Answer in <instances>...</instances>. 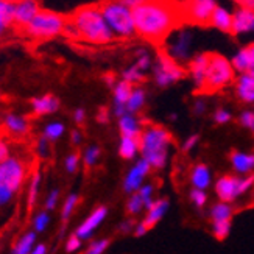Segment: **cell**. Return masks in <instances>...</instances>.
Listing matches in <instances>:
<instances>
[{"mask_svg": "<svg viewBox=\"0 0 254 254\" xmlns=\"http://www.w3.org/2000/svg\"><path fill=\"white\" fill-rule=\"evenodd\" d=\"M136 33L151 44H162L183 22L178 0H145L132 8Z\"/></svg>", "mask_w": 254, "mask_h": 254, "instance_id": "obj_1", "label": "cell"}, {"mask_svg": "<svg viewBox=\"0 0 254 254\" xmlns=\"http://www.w3.org/2000/svg\"><path fill=\"white\" fill-rule=\"evenodd\" d=\"M69 22L76 30L78 39H83L86 42L103 46V44H109L116 38L109 25L106 24L98 5H86L78 8L70 16Z\"/></svg>", "mask_w": 254, "mask_h": 254, "instance_id": "obj_2", "label": "cell"}, {"mask_svg": "<svg viewBox=\"0 0 254 254\" xmlns=\"http://www.w3.org/2000/svg\"><path fill=\"white\" fill-rule=\"evenodd\" d=\"M173 137L169 129L159 125L145 127L139 137L140 158L145 159L154 170H162L170 159Z\"/></svg>", "mask_w": 254, "mask_h": 254, "instance_id": "obj_3", "label": "cell"}, {"mask_svg": "<svg viewBox=\"0 0 254 254\" xmlns=\"http://www.w3.org/2000/svg\"><path fill=\"white\" fill-rule=\"evenodd\" d=\"M106 24L119 38H131L136 35L134 20H132V11L120 0H105L98 3Z\"/></svg>", "mask_w": 254, "mask_h": 254, "instance_id": "obj_4", "label": "cell"}, {"mask_svg": "<svg viewBox=\"0 0 254 254\" xmlns=\"http://www.w3.org/2000/svg\"><path fill=\"white\" fill-rule=\"evenodd\" d=\"M65 25H67V19L64 16L49 9H41L36 17L24 27V31L33 39H52L63 35Z\"/></svg>", "mask_w": 254, "mask_h": 254, "instance_id": "obj_5", "label": "cell"}, {"mask_svg": "<svg viewBox=\"0 0 254 254\" xmlns=\"http://www.w3.org/2000/svg\"><path fill=\"white\" fill-rule=\"evenodd\" d=\"M254 187V175H223L214 183V193L218 201L233 204L240 196L247 195Z\"/></svg>", "mask_w": 254, "mask_h": 254, "instance_id": "obj_6", "label": "cell"}, {"mask_svg": "<svg viewBox=\"0 0 254 254\" xmlns=\"http://www.w3.org/2000/svg\"><path fill=\"white\" fill-rule=\"evenodd\" d=\"M236 70L231 61H228L223 55L211 53L207 72H206V84L204 92H215L226 87L234 81Z\"/></svg>", "mask_w": 254, "mask_h": 254, "instance_id": "obj_7", "label": "cell"}, {"mask_svg": "<svg viewBox=\"0 0 254 254\" xmlns=\"http://www.w3.org/2000/svg\"><path fill=\"white\" fill-rule=\"evenodd\" d=\"M184 24L209 25L215 11V0H178Z\"/></svg>", "mask_w": 254, "mask_h": 254, "instance_id": "obj_8", "label": "cell"}, {"mask_svg": "<svg viewBox=\"0 0 254 254\" xmlns=\"http://www.w3.org/2000/svg\"><path fill=\"white\" fill-rule=\"evenodd\" d=\"M186 70L176 63L172 57H169L164 50H159L156 63L153 65V78L159 87H169L170 84L184 78Z\"/></svg>", "mask_w": 254, "mask_h": 254, "instance_id": "obj_9", "label": "cell"}, {"mask_svg": "<svg viewBox=\"0 0 254 254\" xmlns=\"http://www.w3.org/2000/svg\"><path fill=\"white\" fill-rule=\"evenodd\" d=\"M27 180V165L20 158L9 156L0 162V184L16 193L24 187Z\"/></svg>", "mask_w": 254, "mask_h": 254, "instance_id": "obj_10", "label": "cell"}, {"mask_svg": "<svg viewBox=\"0 0 254 254\" xmlns=\"http://www.w3.org/2000/svg\"><path fill=\"white\" fill-rule=\"evenodd\" d=\"M153 169L150 167V164L145 159H136L132 162V165L128 169V172L124 176L122 181V189L127 195L136 193L140 187L145 184V180L148 178V175Z\"/></svg>", "mask_w": 254, "mask_h": 254, "instance_id": "obj_11", "label": "cell"}, {"mask_svg": "<svg viewBox=\"0 0 254 254\" xmlns=\"http://www.w3.org/2000/svg\"><path fill=\"white\" fill-rule=\"evenodd\" d=\"M172 38L167 39L164 52L172 57L176 63L187 61L190 58V50H192V35L187 30H180L175 35L172 33Z\"/></svg>", "mask_w": 254, "mask_h": 254, "instance_id": "obj_12", "label": "cell"}, {"mask_svg": "<svg viewBox=\"0 0 254 254\" xmlns=\"http://www.w3.org/2000/svg\"><path fill=\"white\" fill-rule=\"evenodd\" d=\"M109 209L106 206H97L94 211L87 215L83 222L76 226L75 229V236H78L83 242L91 240L94 237V234L97 233V229L103 225V222L108 218Z\"/></svg>", "mask_w": 254, "mask_h": 254, "instance_id": "obj_13", "label": "cell"}, {"mask_svg": "<svg viewBox=\"0 0 254 254\" xmlns=\"http://www.w3.org/2000/svg\"><path fill=\"white\" fill-rule=\"evenodd\" d=\"M209 60H211V53H200V55H196V57H193L189 63V72H190L195 89L198 92H204Z\"/></svg>", "mask_w": 254, "mask_h": 254, "instance_id": "obj_14", "label": "cell"}, {"mask_svg": "<svg viewBox=\"0 0 254 254\" xmlns=\"http://www.w3.org/2000/svg\"><path fill=\"white\" fill-rule=\"evenodd\" d=\"M132 84L120 80L113 87V114L119 119L127 114V103L132 92Z\"/></svg>", "mask_w": 254, "mask_h": 254, "instance_id": "obj_15", "label": "cell"}, {"mask_svg": "<svg viewBox=\"0 0 254 254\" xmlns=\"http://www.w3.org/2000/svg\"><path fill=\"white\" fill-rule=\"evenodd\" d=\"M41 11L38 0H19L14 3V24L19 27H27Z\"/></svg>", "mask_w": 254, "mask_h": 254, "instance_id": "obj_16", "label": "cell"}, {"mask_svg": "<svg viewBox=\"0 0 254 254\" xmlns=\"http://www.w3.org/2000/svg\"><path fill=\"white\" fill-rule=\"evenodd\" d=\"M189 183L192 186V189L198 190H207L209 187L214 184V176L212 170L209 169L207 164H195L189 172Z\"/></svg>", "mask_w": 254, "mask_h": 254, "instance_id": "obj_17", "label": "cell"}, {"mask_svg": "<svg viewBox=\"0 0 254 254\" xmlns=\"http://www.w3.org/2000/svg\"><path fill=\"white\" fill-rule=\"evenodd\" d=\"M31 106V113L42 117V116H52L55 113L60 111V100L58 97H55L52 94H46V95H41V97H35L30 103Z\"/></svg>", "mask_w": 254, "mask_h": 254, "instance_id": "obj_18", "label": "cell"}, {"mask_svg": "<svg viewBox=\"0 0 254 254\" xmlns=\"http://www.w3.org/2000/svg\"><path fill=\"white\" fill-rule=\"evenodd\" d=\"M229 162L234 170V175L248 176L254 172V153L234 150L229 156Z\"/></svg>", "mask_w": 254, "mask_h": 254, "instance_id": "obj_19", "label": "cell"}, {"mask_svg": "<svg viewBox=\"0 0 254 254\" xmlns=\"http://www.w3.org/2000/svg\"><path fill=\"white\" fill-rule=\"evenodd\" d=\"M169 207H170V201L167 200V198H156L154 203L145 211V217H143L142 222L145 223V226L148 229L154 228L165 217Z\"/></svg>", "mask_w": 254, "mask_h": 254, "instance_id": "obj_20", "label": "cell"}, {"mask_svg": "<svg viewBox=\"0 0 254 254\" xmlns=\"http://www.w3.org/2000/svg\"><path fill=\"white\" fill-rule=\"evenodd\" d=\"M3 125L6 128V131L13 136H27L30 132V122L27 120V117L16 114V113H8L3 119Z\"/></svg>", "mask_w": 254, "mask_h": 254, "instance_id": "obj_21", "label": "cell"}, {"mask_svg": "<svg viewBox=\"0 0 254 254\" xmlns=\"http://www.w3.org/2000/svg\"><path fill=\"white\" fill-rule=\"evenodd\" d=\"M117 127L120 131V136L125 137H140L142 134V122L134 114H125L117 119Z\"/></svg>", "mask_w": 254, "mask_h": 254, "instance_id": "obj_22", "label": "cell"}, {"mask_svg": "<svg viewBox=\"0 0 254 254\" xmlns=\"http://www.w3.org/2000/svg\"><path fill=\"white\" fill-rule=\"evenodd\" d=\"M236 95L240 102L254 103V76L250 73H240L236 81Z\"/></svg>", "mask_w": 254, "mask_h": 254, "instance_id": "obj_23", "label": "cell"}, {"mask_svg": "<svg viewBox=\"0 0 254 254\" xmlns=\"http://www.w3.org/2000/svg\"><path fill=\"white\" fill-rule=\"evenodd\" d=\"M254 31V9H239L233 16V33H250Z\"/></svg>", "mask_w": 254, "mask_h": 254, "instance_id": "obj_24", "label": "cell"}, {"mask_svg": "<svg viewBox=\"0 0 254 254\" xmlns=\"http://www.w3.org/2000/svg\"><path fill=\"white\" fill-rule=\"evenodd\" d=\"M119 156L125 161H136L140 154V145H139V137H125L120 136L119 147H117Z\"/></svg>", "mask_w": 254, "mask_h": 254, "instance_id": "obj_25", "label": "cell"}, {"mask_svg": "<svg viewBox=\"0 0 254 254\" xmlns=\"http://www.w3.org/2000/svg\"><path fill=\"white\" fill-rule=\"evenodd\" d=\"M41 186H42V173L39 170H36L30 176L28 184H27V192H25V201H27V207L33 209L38 203V198L41 193Z\"/></svg>", "mask_w": 254, "mask_h": 254, "instance_id": "obj_26", "label": "cell"}, {"mask_svg": "<svg viewBox=\"0 0 254 254\" xmlns=\"http://www.w3.org/2000/svg\"><path fill=\"white\" fill-rule=\"evenodd\" d=\"M36 245H38V234L33 229L25 231V233L16 240V244L11 248L9 254H30Z\"/></svg>", "mask_w": 254, "mask_h": 254, "instance_id": "obj_27", "label": "cell"}, {"mask_svg": "<svg viewBox=\"0 0 254 254\" xmlns=\"http://www.w3.org/2000/svg\"><path fill=\"white\" fill-rule=\"evenodd\" d=\"M234 215V207L233 204L217 201L209 207V218L211 222H231V218Z\"/></svg>", "mask_w": 254, "mask_h": 254, "instance_id": "obj_28", "label": "cell"}, {"mask_svg": "<svg viewBox=\"0 0 254 254\" xmlns=\"http://www.w3.org/2000/svg\"><path fill=\"white\" fill-rule=\"evenodd\" d=\"M211 24L222 31L233 33V16H231L225 8H220V6L215 8L212 19H211Z\"/></svg>", "mask_w": 254, "mask_h": 254, "instance_id": "obj_29", "label": "cell"}, {"mask_svg": "<svg viewBox=\"0 0 254 254\" xmlns=\"http://www.w3.org/2000/svg\"><path fill=\"white\" fill-rule=\"evenodd\" d=\"M147 103V92L142 89V87H134L131 92V97L127 103V113L128 114H137L140 109L145 106Z\"/></svg>", "mask_w": 254, "mask_h": 254, "instance_id": "obj_30", "label": "cell"}, {"mask_svg": "<svg viewBox=\"0 0 254 254\" xmlns=\"http://www.w3.org/2000/svg\"><path fill=\"white\" fill-rule=\"evenodd\" d=\"M11 24H14V3H8L0 0V38L9 28Z\"/></svg>", "mask_w": 254, "mask_h": 254, "instance_id": "obj_31", "label": "cell"}, {"mask_svg": "<svg viewBox=\"0 0 254 254\" xmlns=\"http://www.w3.org/2000/svg\"><path fill=\"white\" fill-rule=\"evenodd\" d=\"M65 132V125L60 120H53V122H49L46 124L42 129V137H46L50 143L60 140Z\"/></svg>", "mask_w": 254, "mask_h": 254, "instance_id": "obj_32", "label": "cell"}, {"mask_svg": "<svg viewBox=\"0 0 254 254\" xmlns=\"http://www.w3.org/2000/svg\"><path fill=\"white\" fill-rule=\"evenodd\" d=\"M78 203H80V195L76 192H72V193H69L67 196L64 198L63 206H61V220H63V223L69 222L70 217L75 212L76 206H78Z\"/></svg>", "mask_w": 254, "mask_h": 254, "instance_id": "obj_33", "label": "cell"}, {"mask_svg": "<svg viewBox=\"0 0 254 254\" xmlns=\"http://www.w3.org/2000/svg\"><path fill=\"white\" fill-rule=\"evenodd\" d=\"M102 158V148L98 145H87L83 153H81V162L86 169H92L95 167V165L98 164V161H100Z\"/></svg>", "mask_w": 254, "mask_h": 254, "instance_id": "obj_34", "label": "cell"}, {"mask_svg": "<svg viewBox=\"0 0 254 254\" xmlns=\"http://www.w3.org/2000/svg\"><path fill=\"white\" fill-rule=\"evenodd\" d=\"M52 223V217H50V212H47L46 209H42V211H38L35 215H33V220H31V229L35 231L36 234H42L44 231L49 228V225Z\"/></svg>", "mask_w": 254, "mask_h": 254, "instance_id": "obj_35", "label": "cell"}, {"mask_svg": "<svg viewBox=\"0 0 254 254\" xmlns=\"http://www.w3.org/2000/svg\"><path fill=\"white\" fill-rule=\"evenodd\" d=\"M145 211V206H143V201L142 198L139 196V193H132V195H128V200H127V212L128 215L131 217H136L139 214H142Z\"/></svg>", "mask_w": 254, "mask_h": 254, "instance_id": "obj_36", "label": "cell"}, {"mask_svg": "<svg viewBox=\"0 0 254 254\" xmlns=\"http://www.w3.org/2000/svg\"><path fill=\"white\" fill-rule=\"evenodd\" d=\"M231 222H211V231L217 240H225L231 234Z\"/></svg>", "mask_w": 254, "mask_h": 254, "instance_id": "obj_37", "label": "cell"}, {"mask_svg": "<svg viewBox=\"0 0 254 254\" xmlns=\"http://www.w3.org/2000/svg\"><path fill=\"white\" fill-rule=\"evenodd\" d=\"M143 78H145V73H143L142 70H139L134 64L129 65V67H127L124 72H122V80L129 83V84H136V83H140Z\"/></svg>", "mask_w": 254, "mask_h": 254, "instance_id": "obj_38", "label": "cell"}, {"mask_svg": "<svg viewBox=\"0 0 254 254\" xmlns=\"http://www.w3.org/2000/svg\"><path fill=\"white\" fill-rule=\"evenodd\" d=\"M189 201H190V204L195 209H204L207 201H209L207 192L198 190V189H190V192H189Z\"/></svg>", "mask_w": 254, "mask_h": 254, "instance_id": "obj_39", "label": "cell"}, {"mask_svg": "<svg viewBox=\"0 0 254 254\" xmlns=\"http://www.w3.org/2000/svg\"><path fill=\"white\" fill-rule=\"evenodd\" d=\"M109 244H111L109 239H95L86 247L83 254H105L109 248Z\"/></svg>", "mask_w": 254, "mask_h": 254, "instance_id": "obj_40", "label": "cell"}, {"mask_svg": "<svg viewBox=\"0 0 254 254\" xmlns=\"http://www.w3.org/2000/svg\"><path fill=\"white\" fill-rule=\"evenodd\" d=\"M81 165V156L78 153H69L67 156L64 158V170L69 175H75L80 170Z\"/></svg>", "mask_w": 254, "mask_h": 254, "instance_id": "obj_41", "label": "cell"}, {"mask_svg": "<svg viewBox=\"0 0 254 254\" xmlns=\"http://www.w3.org/2000/svg\"><path fill=\"white\" fill-rule=\"evenodd\" d=\"M137 193L142 198L143 206H145V211L154 203V200H156V198H154V186L151 183H145V184H143L140 189L137 190Z\"/></svg>", "mask_w": 254, "mask_h": 254, "instance_id": "obj_42", "label": "cell"}, {"mask_svg": "<svg viewBox=\"0 0 254 254\" xmlns=\"http://www.w3.org/2000/svg\"><path fill=\"white\" fill-rule=\"evenodd\" d=\"M60 189H52L49 193H47V196H46V201H44V209H46L47 212H52V211H55L57 209V206L60 204Z\"/></svg>", "mask_w": 254, "mask_h": 254, "instance_id": "obj_43", "label": "cell"}, {"mask_svg": "<svg viewBox=\"0 0 254 254\" xmlns=\"http://www.w3.org/2000/svg\"><path fill=\"white\" fill-rule=\"evenodd\" d=\"M36 154H38V158L41 159H47L50 156V153H52V147H50V142L46 139V137H39L38 142H36Z\"/></svg>", "mask_w": 254, "mask_h": 254, "instance_id": "obj_44", "label": "cell"}, {"mask_svg": "<svg viewBox=\"0 0 254 254\" xmlns=\"http://www.w3.org/2000/svg\"><path fill=\"white\" fill-rule=\"evenodd\" d=\"M212 120H214V124H217V125H226V124L231 122V120H233V113L228 111L226 108H218V109H215Z\"/></svg>", "mask_w": 254, "mask_h": 254, "instance_id": "obj_45", "label": "cell"}, {"mask_svg": "<svg viewBox=\"0 0 254 254\" xmlns=\"http://www.w3.org/2000/svg\"><path fill=\"white\" fill-rule=\"evenodd\" d=\"M81 247H83V240L78 236H75V234H70L64 242V250H65V253H69V254L80 251Z\"/></svg>", "mask_w": 254, "mask_h": 254, "instance_id": "obj_46", "label": "cell"}, {"mask_svg": "<svg viewBox=\"0 0 254 254\" xmlns=\"http://www.w3.org/2000/svg\"><path fill=\"white\" fill-rule=\"evenodd\" d=\"M239 124L244 127L245 129L254 132V111L247 109V111H242L239 116Z\"/></svg>", "mask_w": 254, "mask_h": 254, "instance_id": "obj_47", "label": "cell"}, {"mask_svg": "<svg viewBox=\"0 0 254 254\" xmlns=\"http://www.w3.org/2000/svg\"><path fill=\"white\" fill-rule=\"evenodd\" d=\"M134 65L139 69V70H142L143 73H145L150 67H151V60H150V55L147 53V52H139V55H137V60H136V63H134Z\"/></svg>", "mask_w": 254, "mask_h": 254, "instance_id": "obj_48", "label": "cell"}, {"mask_svg": "<svg viewBox=\"0 0 254 254\" xmlns=\"http://www.w3.org/2000/svg\"><path fill=\"white\" fill-rule=\"evenodd\" d=\"M16 195H17V193H16L14 190H11V189H8V187H5V186L0 184V207L8 206L11 201L14 200V196H16Z\"/></svg>", "mask_w": 254, "mask_h": 254, "instance_id": "obj_49", "label": "cell"}, {"mask_svg": "<svg viewBox=\"0 0 254 254\" xmlns=\"http://www.w3.org/2000/svg\"><path fill=\"white\" fill-rule=\"evenodd\" d=\"M198 143H200V134H196V132H195V134H190V136H187L184 139L181 148H183L184 153H190L198 147Z\"/></svg>", "mask_w": 254, "mask_h": 254, "instance_id": "obj_50", "label": "cell"}, {"mask_svg": "<svg viewBox=\"0 0 254 254\" xmlns=\"http://www.w3.org/2000/svg\"><path fill=\"white\" fill-rule=\"evenodd\" d=\"M206 109H207V103L206 100H203V98H198V100H195L193 106H192V113L196 116V117H201L206 114Z\"/></svg>", "mask_w": 254, "mask_h": 254, "instance_id": "obj_51", "label": "cell"}, {"mask_svg": "<svg viewBox=\"0 0 254 254\" xmlns=\"http://www.w3.org/2000/svg\"><path fill=\"white\" fill-rule=\"evenodd\" d=\"M134 228H136V223L132 222L131 218H127V220H124L122 223L119 225V233L120 234H131V233H134Z\"/></svg>", "mask_w": 254, "mask_h": 254, "instance_id": "obj_52", "label": "cell"}, {"mask_svg": "<svg viewBox=\"0 0 254 254\" xmlns=\"http://www.w3.org/2000/svg\"><path fill=\"white\" fill-rule=\"evenodd\" d=\"M9 156H13V154H11V148L8 145V142L3 140V139H0V162L8 159Z\"/></svg>", "mask_w": 254, "mask_h": 254, "instance_id": "obj_53", "label": "cell"}, {"mask_svg": "<svg viewBox=\"0 0 254 254\" xmlns=\"http://www.w3.org/2000/svg\"><path fill=\"white\" fill-rule=\"evenodd\" d=\"M73 122L76 125H83L86 122V111L84 108H76L73 111Z\"/></svg>", "mask_w": 254, "mask_h": 254, "instance_id": "obj_54", "label": "cell"}, {"mask_svg": "<svg viewBox=\"0 0 254 254\" xmlns=\"http://www.w3.org/2000/svg\"><path fill=\"white\" fill-rule=\"evenodd\" d=\"M70 142H72V145H81L83 132L80 129H72L70 131Z\"/></svg>", "mask_w": 254, "mask_h": 254, "instance_id": "obj_55", "label": "cell"}, {"mask_svg": "<svg viewBox=\"0 0 254 254\" xmlns=\"http://www.w3.org/2000/svg\"><path fill=\"white\" fill-rule=\"evenodd\" d=\"M97 122L103 124V125L109 122V111L106 108H100V111H98V114H97Z\"/></svg>", "mask_w": 254, "mask_h": 254, "instance_id": "obj_56", "label": "cell"}, {"mask_svg": "<svg viewBox=\"0 0 254 254\" xmlns=\"http://www.w3.org/2000/svg\"><path fill=\"white\" fill-rule=\"evenodd\" d=\"M148 228L145 226V223H143V222H139V223H136V228H134V233H132V234H134L136 237H143V236H145L147 233H148Z\"/></svg>", "mask_w": 254, "mask_h": 254, "instance_id": "obj_57", "label": "cell"}, {"mask_svg": "<svg viewBox=\"0 0 254 254\" xmlns=\"http://www.w3.org/2000/svg\"><path fill=\"white\" fill-rule=\"evenodd\" d=\"M242 9H254V0H234Z\"/></svg>", "mask_w": 254, "mask_h": 254, "instance_id": "obj_58", "label": "cell"}, {"mask_svg": "<svg viewBox=\"0 0 254 254\" xmlns=\"http://www.w3.org/2000/svg\"><path fill=\"white\" fill-rule=\"evenodd\" d=\"M30 254H49V247L46 244H38Z\"/></svg>", "mask_w": 254, "mask_h": 254, "instance_id": "obj_59", "label": "cell"}, {"mask_svg": "<svg viewBox=\"0 0 254 254\" xmlns=\"http://www.w3.org/2000/svg\"><path fill=\"white\" fill-rule=\"evenodd\" d=\"M245 52H247V55H248V58H250V69L254 65V42L253 44H250L248 47H245ZM248 69V70H250Z\"/></svg>", "mask_w": 254, "mask_h": 254, "instance_id": "obj_60", "label": "cell"}, {"mask_svg": "<svg viewBox=\"0 0 254 254\" xmlns=\"http://www.w3.org/2000/svg\"><path fill=\"white\" fill-rule=\"evenodd\" d=\"M120 2H122L124 5H127L128 8H136L137 5H140V3H143L145 2V0H120Z\"/></svg>", "mask_w": 254, "mask_h": 254, "instance_id": "obj_61", "label": "cell"}, {"mask_svg": "<svg viewBox=\"0 0 254 254\" xmlns=\"http://www.w3.org/2000/svg\"><path fill=\"white\" fill-rule=\"evenodd\" d=\"M105 83L109 86V87H114L116 86V78H114V75H105Z\"/></svg>", "mask_w": 254, "mask_h": 254, "instance_id": "obj_62", "label": "cell"}, {"mask_svg": "<svg viewBox=\"0 0 254 254\" xmlns=\"http://www.w3.org/2000/svg\"><path fill=\"white\" fill-rule=\"evenodd\" d=\"M2 2H8V3H17L19 0H2Z\"/></svg>", "mask_w": 254, "mask_h": 254, "instance_id": "obj_63", "label": "cell"}]
</instances>
